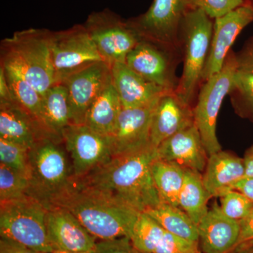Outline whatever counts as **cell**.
<instances>
[{"label":"cell","mask_w":253,"mask_h":253,"mask_svg":"<svg viewBox=\"0 0 253 253\" xmlns=\"http://www.w3.org/2000/svg\"><path fill=\"white\" fill-rule=\"evenodd\" d=\"M62 144L43 138L28 150L27 195L48 211L56 208L77 181Z\"/></svg>","instance_id":"obj_3"},{"label":"cell","mask_w":253,"mask_h":253,"mask_svg":"<svg viewBox=\"0 0 253 253\" xmlns=\"http://www.w3.org/2000/svg\"><path fill=\"white\" fill-rule=\"evenodd\" d=\"M111 78L123 109L141 107L158 101L168 90L136 74L126 63L111 66Z\"/></svg>","instance_id":"obj_20"},{"label":"cell","mask_w":253,"mask_h":253,"mask_svg":"<svg viewBox=\"0 0 253 253\" xmlns=\"http://www.w3.org/2000/svg\"><path fill=\"white\" fill-rule=\"evenodd\" d=\"M56 207L72 213L99 241L130 238L140 214L112 196L82 185L78 181Z\"/></svg>","instance_id":"obj_2"},{"label":"cell","mask_w":253,"mask_h":253,"mask_svg":"<svg viewBox=\"0 0 253 253\" xmlns=\"http://www.w3.org/2000/svg\"><path fill=\"white\" fill-rule=\"evenodd\" d=\"M189 0H154L149 10L131 21L142 39L174 51L181 44V22Z\"/></svg>","instance_id":"obj_10"},{"label":"cell","mask_w":253,"mask_h":253,"mask_svg":"<svg viewBox=\"0 0 253 253\" xmlns=\"http://www.w3.org/2000/svg\"><path fill=\"white\" fill-rule=\"evenodd\" d=\"M212 18L200 9H189L181 22L180 40L184 46V66L176 92L191 105L207 60L213 33Z\"/></svg>","instance_id":"obj_5"},{"label":"cell","mask_w":253,"mask_h":253,"mask_svg":"<svg viewBox=\"0 0 253 253\" xmlns=\"http://www.w3.org/2000/svg\"><path fill=\"white\" fill-rule=\"evenodd\" d=\"M237 71L236 53L231 50L221 71L205 81L194 108L195 126L209 156L221 151L216 131L218 115Z\"/></svg>","instance_id":"obj_7"},{"label":"cell","mask_w":253,"mask_h":253,"mask_svg":"<svg viewBox=\"0 0 253 253\" xmlns=\"http://www.w3.org/2000/svg\"><path fill=\"white\" fill-rule=\"evenodd\" d=\"M28 148L0 139V163L27 176Z\"/></svg>","instance_id":"obj_33"},{"label":"cell","mask_w":253,"mask_h":253,"mask_svg":"<svg viewBox=\"0 0 253 253\" xmlns=\"http://www.w3.org/2000/svg\"><path fill=\"white\" fill-rule=\"evenodd\" d=\"M84 26L110 66L126 63V56L142 40L132 23L125 22L109 10L92 13Z\"/></svg>","instance_id":"obj_9"},{"label":"cell","mask_w":253,"mask_h":253,"mask_svg":"<svg viewBox=\"0 0 253 253\" xmlns=\"http://www.w3.org/2000/svg\"><path fill=\"white\" fill-rule=\"evenodd\" d=\"M166 231L145 212H140L130 236L133 246L144 253H154Z\"/></svg>","instance_id":"obj_29"},{"label":"cell","mask_w":253,"mask_h":253,"mask_svg":"<svg viewBox=\"0 0 253 253\" xmlns=\"http://www.w3.org/2000/svg\"><path fill=\"white\" fill-rule=\"evenodd\" d=\"M246 2L249 3L250 4L252 5L253 6V0H246Z\"/></svg>","instance_id":"obj_45"},{"label":"cell","mask_w":253,"mask_h":253,"mask_svg":"<svg viewBox=\"0 0 253 253\" xmlns=\"http://www.w3.org/2000/svg\"><path fill=\"white\" fill-rule=\"evenodd\" d=\"M48 238L53 249L95 253L97 239L65 208L49 210L46 215Z\"/></svg>","instance_id":"obj_16"},{"label":"cell","mask_w":253,"mask_h":253,"mask_svg":"<svg viewBox=\"0 0 253 253\" xmlns=\"http://www.w3.org/2000/svg\"><path fill=\"white\" fill-rule=\"evenodd\" d=\"M233 190L240 191L253 201V178L246 176L234 184Z\"/></svg>","instance_id":"obj_40"},{"label":"cell","mask_w":253,"mask_h":253,"mask_svg":"<svg viewBox=\"0 0 253 253\" xmlns=\"http://www.w3.org/2000/svg\"><path fill=\"white\" fill-rule=\"evenodd\" d=\"M43 138L41 126L14 99L0 101V139L30 149Z\"/></svg>","instance_id":"obj_22"},{"label":"cell","mask_w":253,"mask_h":253,"mask_svg":"<svg viewBox=\"0 0 253 253\" xmlns=\"http://www.w3.org/2000/svg\"><path fill=\"white\" fill-rule=\"evenodd\" d=\"M151 173L161 203L178 206L181 190L185 179V169L163 160H155Z\"/></svg>","instance_id":"obj_26"},{"label":"cell","mask_w":253,"mask_h":253,"mask_svg":"<svg viewBox=\"0 0 253 253\" xmlns=\"http://www.w3.org/2000/svg\"><path fill=\"white\" fill-rule=\"evenodd\" d=\"M194 108L178 96L168 91L158 100L151 119L150 142L157 148L176 133L194 126Z\"/></svg>","instance_id":"obj_17"},{"label":"cell","mask_w":253,"mask_h":253,"mask_svg":"<svg viewBox=\"0 0 253 253\" xmlns=\"http://www.w3.org/2000/svg\"><path fill=\"white\" fill-rule=\"evenodd\" d=\"M63 141L72 163L76 180H81L113 158L111 136L96 132L85 125H69Z\"/></svg>","instance_id":"obj_11"},{"label":"cell","mask_w":253,"mask_h":253,"mask_svg":"<svg viewBox=\"0 0 253 253\" xmlns=\"http://www.w3.org/2000/svg\"><path fill=\"white\" fill-rule=\"evenodd\" d=\"M51 253H84L78 252H72V251H60V250H54Z\"/></svg>","instance_id":"obj_44"},{"label":"cell","mask_w":253,"mask_h":253,"mask_svg":"<svg viewBox=\"0 0 253 253\" xmlns=\"http://www.w3.org/2000/svg\"><path fill=\"white\" fill-rule=\"evenodd\" d=\"M211 199L201 172L185 169V179L178 205L197 226L209 211L208 203Z\"/></svg>","instance_id":"obj_25"},{"label":"cell","mask_w":253,"mask_h":253,"mask_svg":"<svg viewBox=\"0 0 253 253\" xmlns=\"http://www.w3.org/2000/svg\"><path fill=\"white\" fill-rule=\"evenodd\" d=\"M203 253L202 252H199V253Z\"/></svg>","instance_id":"obj_46"},{"label":"cell","mask_w":253,"mask_h":253,"mask_svg":"<svg viewBox=\"0 0 253 253\" xmlns=\"http://www.w3.org/2000/svg\"><path fill=\"white\" fill-rule=\"evenodd\" d=\"M144 212L157 221L165 231L190 241L199 243L197 224L178 206L161 203Z\"/></svg>","instance_id":"obj_27"},{"label":"cell","mask_w":253,"mask_h":253,"mask_svg":"<svg viewBox=\"0 0 253 253\" xmlns=\"http://www.w3.org/2000/svg\"><path fill=\"white\" fill-rule=\"evenodd\" d=\"M142 39L126 56V63L146 81L168 90H176V78L170 50ZM164 48V47H163Z\"/></svg>","instance_id":"obj_15"},{"label":"cell","mask_w":253,"mask_h":253,"mask_svg":"<svg viewBox=\"0 0 253 253\" xmlns=\"http://www.w3.org/2000/svg\"><path fill=\"white\" fill-rule=\"evenodd\" d=\"M253 22V6L248 2L214 19L212 41L202 81H207L221 71L236 38L246 26Z\"/></svg>","instance_id":"obj_13"},{"label":"cell","mask_w":253,"mask_h":253,"mask_svg":"<svg viewBox=\"0 0 253 253\" xmlns=\"http://www.w3.org/2000/svg\"><path fill=\"white\" fill-rule=\"evenodd\" d=\"M245 2V0H189V9L201 10L210 18L216 19Z\"/></svg>","instance_id":"obj_34"},{"label":"cell","mask_w":253,"mask_h":253,"mask_svg":"<svg viewBox=\"0 0 253 253\" xmlns=\"http://www.w3.org/2000/svg\"><path fill=\"white\" fill-rule=\"evenodd\" d=\"M239 240L234 253L253 246V208L249 214L239 221Z\"/></svg>","instance_id":"obj_37"},{"label":"cell","mask_w":253,"mask_h":253,"mask_svg":"<svg viewBox=\"0 0 253 253\" xmlns=\"http://www.w3.org/2000/svg\"><path fill=\"white\" fill-rule=\"evenodd\" d=\"M199 244L203 253H234L239 240V221L226 217L214 204L199 224Z\"/></svg>","instance_id":"obj_19"},{"label":"cell","mask_w":253,"mask_h":253,"mask_svg":"<svg viewBox=\"0 0 253 253\" xmlns=\"http://www.w3.org/2000/svg\"><path fill=\"white\" fill-rule=\"evenodd\" d=\"M27 176L0 163V202L27 195Z\"/></svg>","instance_id":"obj_31"},{"label":"cell","mask_w":253,"mask_h":253,"mask_svg":"<svg viewBox=\"0 0 253 253\" xmlns=\"http://www.w3.org/2000/svg\"><path fill=\"white\" fill-rule=\"evenodd\" d=\"M238 71L253 73V36L245 43L242 49L236 53Z\"/></svg>","instance_id":"obj_38"},{"label":"cell","mask_w":253,"mask_h":253,"mask_svg":"<svg viewBox=\"0 0 253 253\" xmlns=\"http://www.w3.org/2000/svg\"><path fill=\"white\" fill-rule=\"evenodd\" d=\"M157 152L159 159L201 173L209 158L195 124L163 141Z\"/></svg>","instance_id":"obj_18"},{"label":"cell","mask_w":253,"mask_h":253,"mask_svg":"<svg viewBox=\"0 0 253 253\" xmlns=\"http://www.w3.org/2000/svg\"><path fill=\"white\" fill-rule=\"evenodd\" d=\"M158 100L141 107L123 108L115 130L111 136L113 157L131 154L151 146V119Z\"/></svg>","instance_id":"obj_14"},{"label":"cell","mask_w":253,"mask_h":253,"mask_svg":"<svg viewBox=\"0 0 253 253\" xmlns=\"http://www.w3.org/2000/svg\"><path fill=\"white\" fill-rule=\"evenodd\" d=\"M1 66L4 68L15 101L39 124L46 135L43 126L42 96L21 75L9 68Z\"/></svg>","instance_id":"obj_28"},{"label":"cell","mask_w":253,"mask_h":253,"mask_svg":"<svg viewBox=\"0 0 253 253\" xmlns=\"http://www.w3.org/2000/svg\"><path fill=\"white\" fill-rule=\"evenodd\" d=\"M51 31L30 29L15 33L1 43V65L16 71L44 95L54 84Z\"/></svg>","instance_id":"obj_4"},{"label":"cell","mask_w":253,"mask_h":253,"mask_svg":"<svg viewBox=\"0 0 253 253\" xmlns=\"http://www.w3.org/2000/svg\"><path fill=\"white\" fill-rule=\"evenodd\" d=\"M229 95L236 114L253 123V73L237 71Z\"/></svg>","instance_id":"obj_30"},{"label":"cell","mask_w":253,"mask_h":253,"mask_svg":"<svg viewBox=\"0 0 253 253\" xmlns=\"http://www.w3.org/2000/svg\"><path fill=\"white\" fill-rule=\"evenodd\" d=\"M43 126L46 136L63 143V133L71 124V110L67 89L63 84H55L42 96Z\"/></svg>","instance_id":"obj_23"},{"label":"cell","mask_w":253,"mask_h":253,"mask_svg":"<svg viewBox=\"0 0 253 253\" xmlns=\"http://www.w3.org/2000/svg\"><path fill=\"white\" fill-rule=\"evenodd\" d=\"M122 109L121 100L111 78V81L88 109L84 125L102 135L111 136Z\"/></svg>","instance_id":"obj_24"},{"label":"cell","mask_w":253,"mask_h":253,"mask_svg":"<svg viewBox=\"0 0 253 253\" xmlns=\"http://www.w3.org/2000/svg\"><path fill=\"white\" fill-rule=\"evenodd\" d=\"M158 158L157 148L149 147L113 156L81 180L82 185L109 195L139 212L161 204L151 166Z\"/></svg>","instance_id":"obj_1"},{"label":"cell","mask_w":253,"mask_h":253,"mask_svg":"<svg viewBox=\"0 0 253 253\" xmlns=\"http://www.w3.org/2000/svg\"><path fill=\"white\" fill-rule=\"evenodd\" d=\"M237 253H253V246L251 248H248V249L242 250V251H239V252Z\"/></svg>","instance_id":"obj_43"},{"label":"cell","mask_w":253,"mask_h":253,"mask_svg":"<svg viewBox=\"0 0 253 253\" xmlns=\"http://www.w3.org/2000/svg\"><path fill=\"white\" fill-rule=\"evenodd\" d=\"M13 98L12 92L6 81L4 68L0 67V101H11Z\"/></svg>","instance_id":"obj_41"},{"label":"cell","mask_w":253,"mask_h":253,"mask_svg":"<svg viewBox=\"0 0 253 253\" xmlns=\"http://www.w3.org/2000/svg\"><path fill=\"white\" fill-rule=\"evenodd\" d=\"M204 172V185L211 199L220 198L246 177L244 158L221 150L209 156Z\"/></svg>","instance_id":"obj_21"},{"label":"cell","mask_w":253,"mask_h":253,"mask_svg":"<svg viewBox=\"0 0 253 253\" xmlns=\"http://www.w3.org/2000/svg\"><path fill=\"white\" fill-rule=\"evenodd\" d=\"M0 253H42L38 252L18 244L11 240L1 238L0 239Z\"/></svg>","instance_id":"obj_39"},{"label":"cell","mask_w":253,"mask_h":253,"mask_svg":"<svg viewBox=\"0 0 253 253\" xmlns=\"http://www.w3.org/2000/svg\"><path fill=\"white\" fill-rule=\"evenodd\" d=\"M219 206L226 217L236 221L246 217L253 208V201L236 190H231L220 197Z\"/></svg>","instance_id":"obj_32"},{"label":"cell","mask_w":253,"mask_h":253,"mask_svg":"<svg viewBox=\"0 0 253 253\" xmlns=\"http://www.w3.org/2000/svg\"><path fill=\"white\" fill-rule=\"evenodd\" d=\"M111 81V66L102 61L73 73L61 83L67 89L71 124H84L88 109Z\"/></svg>","instance_id":"obj_12"},{"label":"cell","mask_w":253,"mask_h":253,"mask_svg":"<svg viewBox=\"0 0 253 253\" xmlns=\"http://www.w3.org/2000/svg\"><path fill=\"white\" fill-rule=\"evenodd\" d=\"M199 243L193 242L166 231L154 253H198Z\"/></svg>","instance_id":"obj_35"},{"label":"cell","mask_w":253,"mask_h":253,"mask_svg":"<svg viewBox=\"0 0 253 253\" xmlns=\"http://www.w3.org/2000/svg\"><path fill=\"white\" fill-rule=\"evenodd\" d=\"M50 45L54 84H61L73 73L103 61L84 25L51 32Z\"/></svg>","instance_id":"obj_8"},{"label":"cell","mask_w":253,"mask_h":253,"mask_svg":"<svg viewBox=\"0 0 253 253\" xmlns=\"http://www.w3.org/2000/svg\"><path fill=\"white\" fill-rule=\"evenodd\" d=\"M246 176L253 178V145L246 150L244 155Z\"/></svg>","instance_id":"obj_42"},{"label":"cell","mask_w":253,"mask_h":253,"mask_svg":"<svg viewBox=\"0 0 253 253\" xmlns=\"http://www.w3.org/2000/svg\"><path fill=\"white\" fill-rule=\"evenodd\" d=\"M48 210L28 195L0 202V236L42 253L54 251L48 238Z\"/></svg>","instance_id":"obj_6"},{"label":"cell","mask_w":253,"mask_h":253,"mask_svg":"<svg viewBox=\"0 0 253 253\" xmlns=\"http://www.w3.org/2000/svg\"><path fill=\"white\" fill-rule=\"evenodd\" d=\"M95 253H144L133 246L130 239L121 237L118 239L99 241Z\"/></svg>","instance_id":"obj_36"}]
</instances>
